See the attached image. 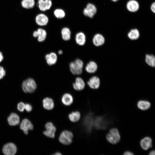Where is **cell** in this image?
<instances>
[{"label":"cell","mask_w":155,"mask_h":155,"mask_svg":"<svg viewBox=\"0 0 155 155\" xmlns=\"http://www.w3.org/2000/svg\"><path fill=\"white\" fill-rule=\"evenodd\" d=\"M83 66V61L78 58L71 62L69 64L70 71L74 75L81 74L82 72Z\"/></svg>","instance_id":"6da1fadb"},{"label":"cell","mask_w":155,"mask_h":155,"mask_svg":"<svg viewBox=\"0 0 155 155\" xmlns=\"http://www.w3.org/2000/svg\"><path fill=\"white\" fill-rule=\"evenodd\" d=\"M37 86L35 81L31 78L25 80L22 84V89L24 92L26 93H33L36 90Z\"/></svg>","instance_id":"7a4b0ae2"},{"label":"cell","mask_w":155,"mask_h":155,"mask_svg":"<svg viewBox=\"0 0 155 155\" xmlns=\"http://www.w3.org/2000/svg\"><path fill=\"white\" fill-rule=\"evenodd\" d=\"M107 140L110 143L116 144L120 141L121 137L118 129L116 128L111 129L106 136Z\"/></svg>","instance_id":"3957f363"},{"label":"cell","mask_w":155,"mask_h":155,"mask_svg":"<svg viewBox=\"0 0 155 155\" xmlns=\"http://www.w3.org/2000/svg\"><path fill=\"white\" fill-rule=\"evenodd\" d=\"M73 137V134L71 131L65 130L60 134L59 140L62 144L64 145H68L72 143Z\"/></svg>","instance_id":"277c9868"},{"label":"cell","mask_w":155,"mask_h":155,"mask_svg":"<svg viewBox=\"0 0 155 155\" xmlns=\"http://www.w3.org/2000/svg\"><path fill=\"white\" fill-rule=\"evenodd\" d=\"M94 118L93 114L90 113L87 115L84 119L83 122V126L86 131L90 132L94 127Z\"/></svg>","instance_id":"5b68a950"},{"label":"cell","mask_w":155,"mask_h":155,"mask_svg":"<svg viewBox=\"0 0 155 155\" xmlns=\"http://www.w3.org/2000/svg\"><path fill=\"white\" fill-rule=\"evenodd\" d=\"M46 130L43 132V134L47 137L54 138L55 136L56 128L51 122H47L45 125Z\"/></svg>","instance_id":"8992f818"},{"label":"cell","mask_w":155,"mask_h":155,"mask_svg":"<svg viewBox=\"0 0 155 155\" xmlns=\"http://www.w3.org/2000/svg\"><path fill=\"white\" fill-rule=\"evenodd\" d=\"M108 123L103 117H97L94 119V126L97 129H104L106 127Z\"/></svg>","instance_id":"52a82bcc"},{"label":"cell","mask_w":155,"mask_h":155,"mask_svg":"<svg viewBox=\"0 0 155 155\" xmlns=\"http://www.w3.org/2000/svg\"><path fill=\"white\" fill-rule=\"evenodd\" d=\"M17 148L13 143H9L5 144L3 147V153L6 155H13L16 152Z\"/></svg>","instance_id":"ba28073f"},{"label":"cell","mask_w":155,"mask_h":155,"mask_svg":"<svg viewBox=\"0 0 155 155\" xmlns=\"http://www.w3.org/2000/svg\"><path fill=\"white\" fill-rule=\"evenodd\" d=\"M96 11L97 9L95 6L92 4L89 3L84 9L83 13L85 16L92 18L96 14Z\"/></svg>","instance_id":"9c48e42d"},{"label":"cell","mask_w":155,"mask_h":155,"mask_svg":"<svg viewBox=\"0 0 155 155\" xmlns=\"http://www.w3.org/2000/svg\"><path fill=\"white\" fill-rule=\"evenodd\" d=\"M20 127L26 134H28V130H32L33 129V126L31 122L26 119L22 121L20 124Z\"/></svg>","instance_id":"30bf717a"},{"label":"cell","mask_w":155,"mask_h":155,"mask_svg":"<svg viewBox=\"0 0 155 155\" xmlns=\"http://www.w3.org/2000/svg\"><path fill=\"white\" fill-rule=\"evenodd\" d=\"M100 84V78L95 76L92 77L87 82L88 86L91 88L93 89H96L99 88Z\"/></svg>","instance_id":"8fae6325"},{"label":"cell","mask_w":155,"mask_h":155,"mask_svg":"<svg viewBox=\"0 0 155 155\" xmlns=\"http://www.w3.org/2000/svg\"><path fill=\"white\" fill-rule=\"evenodd\" d=\"M126 8L129 11L135 12L139 9L140 5L138 2L135 0H130L126 4Z\"/></svg>","instance_id":"7c38bea8"},{"label":"cell","mask_w":155,"mask_h":155,"mask_svg":"<svg viewBox=\"0 0 155 155\" xmlns=\"http://www.w3.org/2000/svg\"><path fill=\"white\" fill-rule=\"evenodd\" d=\"M85 83L83 79L80 77H77L73 84V88L77 91H81L85 87Z\"/></svg>","instance_id":"4fadbf2b"},{"label":"cell","mask_w":155,"mask_h":155,"mask_svg":"<svg viewBox=\"0 0 155 155\" xmlns=\"http://www.w3.org/2000/svg\"><path fill=\"white\" fill-rule=\"evenodd\" d=\"M94 44L96 46H99L103 45L105 42L104 36L100 34H97L94 36L93 40Z\"/></svg>","instance_id":"5bb4252c"},{"label":"cell","mask_w":155,"mask_h":155,"mask_svg":"<svg viewBox=\"0 0 155 155\" xmlns=\"http://www.w3.org/2000/svg\"><path fill=\"white\" fill-rule=\"evenodd\" d=\"M42 105L44 108L48 110L53 109L54 107V102L53 100L49 97H46L42 100Z\"/></svg>","instance_id":"9a60e30c"},{"label":"cell","mask_w":155,"mask_h":155,"mask_svg":"<svg viewBox=\"0 0 155 155\" xmlns=\"http://www.w3.org/2000/svg\"><path fill=\"white\" fill-rule=\"evenodd\" d=\"M45 59L47 64L49 65H52L57 62V57L55 53L51 52L46 54L45 56Z\"/></svg>","instance_id":"2e32d148"},{"label":"cell","mask_w":155,"mask_h":155,"mask_svg":"<svg viewBox=\"0 0 155 155\" xmlns=\"http://www.w3.org/2000/svg\"><path fill=\"white\" fill-rule=\"evenodd\" d=\"M33 36L34 37H38V41L42 42L45 40L46 36V33L44 30L39 28L37 31L34 32Z\"/></svg>","instance_id":"e0dca14e"},{"label":"cell","mask_w":155,"mask_h":155,"mask_svg":"<svg viewBox=\"0 0 155 155\" xmlns=\"http://www.w3.org/2000/svg\"><path fill=\"white\" fill-rule=\"evenodd\" d=\"M61 100L62 103L66 106H69L73 103V99L72 95L69 93H65L62 96Z\"/></svg>","instance_id":"ac0fdd59"},{"label":"cell","mask_w":155,"mask_h":155,"mask_svg":"<svg viewBox=\"0 0 155 155\" xmlns=\"http://www.w3.org/2000/svg\"><path fill=\"white\" fill-rule=\"evenodd\" d=\"M152 141L149 137H146L142 139L140 141L142 148L144 150H147L152 146Z\"/></svg>","instance_id":"d6986e66"},{"label":"cell","mask_w":155,"mask_h":155,"mask_svg":"<svg viewBox=\"0 0 155 155\" xmlns=\"http://www.w3.org/2000/svg\"><path fill=\"white\" fill-rule=\"evenodd\" d=\"M7 121L10 125L15 126L19 124L20 117L16 113H12L8 117Z\"/></svg>","instance_id":"ffe728a7"},{"label":"cell","mask_w":155,"mask_h":155,"mask_svg":"<svg viewBox=\"0 0 155 155\" xmlns=\"http://www.w3.org/2000/svg\"><path fill=\"white\" fill-rule=\"evenodd\" d=\"M85 69L86 71L88 73H94L97 71L98 65L95 61H91L87 64L85 66Z\"/></svg>","instance_id":"44dd1931"},{"label":"cell","mask_w":155,"mask_h":155,"mask_svg":"<svg viewBox=\"0 0 155 155\" xmlns=\"http://www.w3.org/2000/svg\"><path fill=\"white\" fill-rule=\"evenodd\" d=\"M38 3L39 8L42 11L49 9L52 5L51 0H39Z\"/></svg>","instance_id":"7402d4cb"},{"label":"cell","mask_w":155,"mask_h":155,"mask_svg":"<svg viewBox=\"0 0 155 155\" xmlns=\"http://www.w3.org/2000/svg\"><path fill=\"white\" fill-rule=\"evenodd\" d=\"M48 21V18L45 15L41 14L38 15L36 18V22L40 26H44L47 24Z\"/></svg>","instance_id":"603a6c76"},{"label":"cell","mask_w":155,"mask_h":155,"mask_svg":"<svg viewBox=\"0 0 155 155\" xmlns=\"http://www.w3.org/2000/svg\"><path fill=\"white\" fill-rule=\"evenodd\" d=\"M127 36L131 40H137L140 36L139 31L136 28L132 29L128 33Z\"/></svg>","instance_id":"cb8c5ba5"},{"label":"cell","mask_w":155,"mask_h":155,"mask_svg":"<svg viewBox=\"0 0 155 155\" xmlns=\"http://www.w3.org/2000/svg\"><path fill=\"white\" fill-rule=\"evenodd\" d=\"M68 118L72 122L75 123L78 122L81 118V114L78 111H73L68 115Z\"/></svg>","instance_id":"d4e9b609"},{"label":"cell","mask_w":155,"mask_h":155,"mask_svg":"<svg viewBox=\"0 0 155 155\" xmlns=\"http://www.w3.org/2000/svg\"><path fill=\"white\" fill-rule=\"evenodd\" d=\"M137 106L140 109L145 111L148 109L150 107L151 104L148 101L140 100L138 102Z\"/></svg>","instance_id":"484cf974"},{"label":"cell","mask_w":155,"mask_h":155,"mask_svg":"<svg viewBox=\"0 0 155 155\" xmlns=\"http://www.w3.org/2000/svg\"><path fill=\"white\" fill-rule=\"evenodd\" d=\"M145 61L149 66L154 67L155 66V57L152 54H146L145 56Z\"/></svg>","instance_id":"4316f807"},{"label":"cell","mask_w":155,"mask_h":155,"mask_svg":"<svg viewBox=\"0 0 155 155\" xmlns=\"http://www.w3.org/2000/svg\"><path fill=\"white\" fill-rule=\"evenodd\" d=\"M75 39L76 43L80 45H83L85 43L86 36L83 33L81 32L77 33Z\"/></svg>","instance_id":"83f0119b"},{"label":"cell","mask_w":155,"mask_h":155,"mask_svg":"<svg viewBox=\"0 0 155 155\" xmlns=\"http://www.w3.org/2000/svg\"><path fill=\"white\" fill-rule=\"evenodd\" d=\"M62 38L63 40L67 41L70 38L71 33L69 28H65L63 29L61 31Z\"/></svg>","instance_id":"f1b7e54d"},{"label":"cell","mask_w":155,"mask_h":155,"mask_svg":"<svg viewBox=\"0 0 155 155\" xmlns=\"http://www.w3.org/2000/svg\"><path fill=\"white\" fill-rule=\"evenodd\" d=\"M35 2L34 0H23L22 2V6L26 8H32L34 6Z\"/></svg>","instance_id":"f546056e"},{"label":"cell","mask_w":155,"mask_h":155,"mask_svg":"<svg viewBox=\"0 0 155 155\" xmlns=\"http://www.w3.org/2000/svg\"><path fill=\"white\" fill-rule=\"evenodd\" d=\"M54 14L56 17L59 18H63L65 16V12L61 9H56L54 11Z\"/></svg>","instance_id":"4dcf8cb0"},{"label":"cell","mask_w":155,"mask_h":155,"mask_svg":"<svg viewBox=\"0 0 155 155\" xmlns=\"http://www.w3.org/2000/svg\"><path fill=\"white\" fill-rule=\"evenodd\" d=\"M25 104L23 102H20L18 104V109L20 112H23L25 109Z\"/></svg>","instance_id":"1f68e13d"},{"label":"cell","mask_w":155,"mask_h":155,"mask_svg":"<svg viewBox=\"0 0 155 155\" xmlns=\"http://www.w3.org/2000/svg\"><path fill=\"white\" fill-rule=\"evenodd\" d=\"M6 71L3 67L0 66V80L2 79L5 75Z\"/></svg>","instance_id":"d6a6232c"},{"label":"cell","mask_w":155,"mask_h":155,"mask_svg":"<svg viewBox=\"0 0 155 155\" xmlns=\"http://www.w3.org/2000/svg\"><path fill=\"white\" fill-rule=\"evenodd\" d=\"M25 109L28 112H30L32 109V107L31 105L29 104H25Z\"/></svg>","instance_id":"836d02e7"},{"label":"cell","mask_w":155,"mask_h":155,"mask_svg":"<svg viewBox=\"0 0 155 155\" xmlns=\"http://www.w3.org/2000/svg\"><path fill=\"white\" fill-rule=\"evenodd\" d=\"M150 9L151 11L154 13H155V3H153L151 5Z\"/></svg>","instance_id":"e575fe53"},{"label":"cell","mask_w":155,"mask_h":155,"mask_svg":"<svg viewBox=\"0 0 155 155\" xmlns=\"http://www.w3.org/2000/svg\"><path fill=\"white\" fill-rule=\"evenodd\" d=\"M133 154L132 152L130 151H127L124 153L123 154L125 155H133Z\"/></svg>","instance_id":"d590c367"},{"label":"cell","mask_w":155,"mask_h":155,"mask_svg":"<svg viewBox=\"0 0 155 155\" xmlns=\"http://www.w3.org/2000/svg\"><path fill=\"white\" fill-rule=\"evenodd\" d=\"M3 56L2 53L0 51V63L3 60Z\"/></svg>","instance_id":"8d00e7d4"},{"label":"cell","mask_w":155,"mask_h":155,"mask_svg":"<svg viewBox=\"0 0 155 155\" xmlns=\"http://www.w3.org/2000/svg\"><path fill=\"white\" fill-rule=\"evenodd\" d=\"M155 153V151L154 150H153L150 152L149 154L150 155H154Z\"/></svg>","instance_id":"74e56055"},{"label":"cell","mask_w":155,"mask_h":155,"mask_svg":"<svg viewBox=\"0 0 155 155\" xmlns=\"http://www.w3.org/2000/svg\"><path fill=\"white\" fill-rule=\"evenodd\" d=\"M55 155H62L61 153L59 152H56L53 154Z\"/></svg>","instance_id":"f35d334b"},{"label":"cell","mask_w":155,"mask_h":155,"mask_svg":"<svg viewBox=\"0 0 155 155\" xmlns=\"http://www.w3.org/2000/svg\"><path fill=\"white\" fill-rule=\"evenodd\" d=\"M63 51L61 50H60L58 51V53L59 55H61L63 53Z\"/></svg>","instance_id":"ab89813d"},{"label":"cell","mask_w":155,"mask_h":155,"mask_svg":"<svg viewBox=\"0 0 155 155\" xmlns=\"http://www.w3.org/2000/svg\"><path fill=\"white\" fill-rule=\"evenodd\" d=\"M111 1H113L116 2L117 1H118L119 0H111Z\"/></svg>","instance_id":"60d3db41"}]
</instances>
